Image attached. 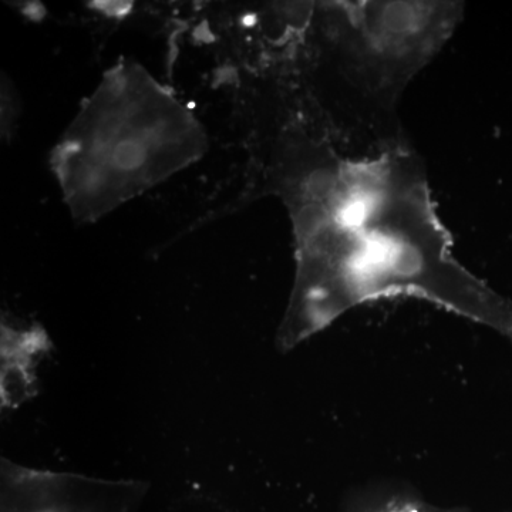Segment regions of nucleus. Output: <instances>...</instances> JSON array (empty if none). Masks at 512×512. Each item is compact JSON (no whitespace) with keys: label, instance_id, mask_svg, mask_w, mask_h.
<instances>
[{"label":"nucleus","instance_id":"f257e3e1","mask_svg":"<svg viewBox=\"0 0 512 512\" xmlns=\"http://www.w3.org/2000/svg\"><path fill=\"white\" fill-rule=\"evenodd\" d=\"M262 194L284 202L295 237L282 350L390 295L426 299L512 340V303L454 258L424 165L403 143L353 158L328 131H301L272 156Z\"/></svg>","mask_w":512,"mask_h":512},{"label":"nucleus","instance_id":"7ed1b4c3","mask_svg":"<svg viewBox=\"0 0 512 512\" xmlns=\"http://www.w3.org/2000/svg\"><path fill=\"white\" fill-rule=\"evenodd\" d=\"M50 349L52 342L40 326L2 323L0 396L3 407H18L35 394L36 367Z\"/></svg>","mask_w":512,"mask_h":512},{"label":"nucleus","instance_id":"f03ea898","mask_svg":"<svg viewBox=\"0 0 512 512\" xmlns=\"http://www.w3.org/2000/svg\"><path fill=\"white\" fill-rule=\"evenodd\" d=\"M207 151L200 121L140 64L104 74L52 154L63 200L93 222L180 173Z\"/></svg>","mask_w":512,"mask_h":512}]
</instances>
